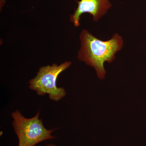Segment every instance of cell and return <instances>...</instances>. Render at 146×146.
Returning <instances> with one entry per match:
<instances>
[{
  "label": "cell",
  "instance_id": "2",
  "mask_svg": "<svg viewBox=\"0 0 146 146\" xmlns=\"http://www.w3.org/2000/svg\"><path fill=\"white\" fill-rule=\"evenodd\" d=\"M39 111L35 117L27 119L16 110L11 114L14 131L18 139V146H35L40 142L54 138V129H47L39 119Z\"/></svg>",
  "mask_w": 146,
  "mask_h": 146
},
{
  "label": "cell",
  "instance_id": "1",
  "mask_svg": "<svg viewBox=\"0 0 146 146\" xmlns=\"http://www.w3.org/2000/svg\"><path fill=\"white\" fill-rule=\"evenodd\" d=\"M80 39L81 46L78 58L94 68L98 77L104 79L106 74L104 63L106 62L111 63L115 60L116 54L122 48V37L115 33L109 40L102 41L87 30L83 29L80 35Z\"/></svg>",
  "mask_w": 146,
  "mask_h": 146
},
{
  "label": "cell",
  "instance_id": "3",
  "mask_svg": "<svg viewBox=\"0 0 146 146\" xmlns=\"http://www.w3.org/2000/svg\"><path fill=\"white\" fill-rule=\"evenodd\" d=\"M70 61H65L60 65L53 64L39 68L36 75L29 82V88L39 96L48 94L52 100L58 102L66 95L63 87H57L56 82L58 76L71 65Z\"/></svg>",
  "mask_w": 146,
  "mask_h": 146
},
{
  "label": "cell",
  "instance_id": "4",
  "mask_svg": "<svg viewBox=\"0 0 146 146\" xmlns=\"http://www.w3.org/2000/svg\"><path fill=\"white\" fill-rule=\"evenodd\" d=\"M76 2L77 7L70 18V21L75 27L80 25V21L82 14L89 13L94 21L98 22L112 6L109 0H80Z\"/></svg>",
  "mask_w": 146,
  "mask_h": 146
},
{
  "label": "cell",
  "instance_id": "5",
  "mask_svg": "<svg viewBox=\"0 0 146 146\" xmlns=\"http://www.w3.org/2000/svg\"><path fill=\"white\" fill-rule=\"evenodd\" d=\"M46 146H56L55 145H54V144H50V145H48Z\"/></svg>",
  "mask_w": 146,
  "mask_h": 146
}]
</instances>
